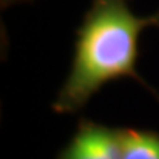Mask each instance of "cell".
Here are the masks:
<instances>
[{
	"instance_id": "cell-1",
	"label": "cell",
	"mask_w": 159,
	"mask_h": 159,
	"mask_svg": "<svg viewBox=\"0 0 159 159\" xmlns=\"http://www.w3.org/2000/svg\"><path fill=\"white\" fill-rule=\"evenodd\" d=\"M159 27V12L139 16L127 0H93L77 34L69 74L52 108L71 114L83 108L103 85L137 74L139 39L149 27Z\"/></svg>"
},
{
	"instance_id": "cell-2",
	"label": "cell",
	"mask_w": 159,
	"mask_h": 159,
	"mask_svg": "<svg viewBox=\"0 0 159 159\" xmlns=\"http://www.w3.org/2000/svg\"><path fill=\"white\" fill-rule=\"evenodd\" d=\"M56 159H122L121 128L83 121Z\"/></svg>"
},
{
	"instance_id": "cell-3",
	"label": "cell",
	"mask_w": 159,
	"mask_h": 159,
	"mask_svg": "<svg viewBox=\"0 0 159 159\" xmlns=\"http://www.w3.org/2000/svg\"><path fill=\"white\" fill-rule=\"evenodd\" d=\"M122 159H159V134L121 128Z\"/></svg>"
},
{
	"instance_id": "cell-4",
	"label": "cell",
	"mask_w": 159,
	"mask_h": 159,
	"mask_svg": "<svg viewBox=\"0 0 159 159\" xmlns=\"http://www.w3.org/2000/svg\"><path fill=\"white\" fill-rule=\"evenodd\" d=\"M13 2H18V0H2V5H11V3H13Z\"/></svg>"
}]
</instances>
